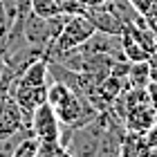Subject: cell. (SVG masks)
<instances>
[{"mask_svg":"<svg viewBox=\"0 0 157 157\" xmlns=\"http://www.w3.org/2000/svg\"><path fill=\"white\" fill-rule=\"evenodd\" d=\"M121 157H157V151L148 144L146 132L126 130L121 137Z\"/></svg>","mask_w":157,"mask_h":157,"instance_id":"6","label":"cell"},{"mask_svg":"<svg viewBox=\"0 0 157 157\" xmlns=\"http://www.w3.org/2000/svg\"><path fill=\"white\" fill-rule=\"evenodd\" d=\"M94 25L92 20L85 16V13H67L65 20H63V27L61 32L56 34V38L52 40V45L47 47V54H54V52H67V49H76L81 47L83 43H88L90 36L94 34Z\"/></svg>","mask_w":157,"mask_h":157,"instance_id":"1","label":"cell"},{"mask_svg":"<svg viewBox=\"0 0 157 157\" xmlns=\"http://www.w3.org/2000/svg\"><path fill=\"white\" fill-rule=\"evenodd\" d=\"M157 121V112L151 105V101H144V103H135V105H128L126 108V115H124V126L128 130H135V132H146L148 128Z\"/></svg>","mask_w":157,"mask_h":157,"instance_id":"5","label":"cell"},{"mask_svg":"<svg viewBox=\"0 0 157 157\" xmlns=\"http://www.w3.org/2000/svg\"><path fill=\"white\" fill-rule=\"evenodd\" d=\"M83 13L92 20L97 32H103V34H121L124 32V23L121 18L115 13V9L103 2V5H97V7H85Z\"/></svg>","mask_w":157,"mask_h":157,"instance_id":"4","label":"cell"},{"mask_svg":"<svg viewBox=\"0 0 157 157\" xmlns=\"http://www.w3.org/2000/svg\"><path fill=\"white\" fill-rule=\"evenodd\" d=\"M130 5L137 9L141 16H146L148 11H151V5H153V0H130Z\"/></svg>","mask_w":157,"mask_h":157,"instance_id":"10","label":"cell"},{"mask_svg":"<svg viewBox=\"0 0 157 157\" xmlns=\"http://www.w3.org/2000/svg\"><path fill=\"white\" fill-rule=\"evenodd\" d=\"M148 72H151V81L157 83V52H153L148 59Z\"/></svg>","mask_w":157,"mask_h":157,"instance_id":"12","label":"cell"},{"mask_svg":"<svg viewBox=\"0 0 157 157\" xmlns=\"http://www.w3.org/2000/svg\"><path fill=\"white\" fill-rule=\"evenodd\" d=\"M128 85L130 88H146L151 83V72H148V61H135L128 65Z\"/></svg>","mask_w":157,"mask_h":157,"instance_id":"7","label":"cell"},{"mask_svg":"<svg viewBox=\"0 0 157 157\" xmlns=\"http://www.w3.org/2000/svg\"><path fill=\"white\" fill-rule=\"evenodd\" d=\"M16 130H29L25 124L23 110L9 92H0V137L11 135Z\"/></svg>","mask_w":157,"mask_h":157,"instance_id":"3","label":"cell"},{"mask_svg":"<svg viewBox=\"0 0 157 157\" xmlns=\"http://www.w3.org/2000/svg\"><path fill=\"white\" fill-rule=\"evenodd\" d=\"M27 135H32V130H16L11 135L0 137V157H11L13 151L18 148V144L27 137Z\"/></svg>","mask_w":157,"mask_h":157,"instance_id":"9","label":"cell"},{"mask_svg":"<svg viewBox=\"0 0 157 157\" xmlns=\"http://www.w3.org/2000/svg\"><path fill=\"white\" fill-rule=\"evenodd\" d=\"M32 13L40 18H54L65 13V7H63V0H32Z\"/></svg>","mask_w":157,"mask_h":157,"instance_id":"8","label":"cell"},{"mask_svg":"<svg viewBox=\"0 0 157 157\" xmlns=\"http://www.w3.org/2000/svg\"><path fill=\"white\" fill-rule=\"evenodd\" d=\"M32 135L36 137L40 144H61V121L56 117L54 108L47 101H43L40 105H36L32 112V124H29Z\"/></svg>","mask_w":157,"mask_h":157,"instance_id":"2","label":"cell"},{"mask_svg":"<svg viewBox=\"0 0 157 157\" xmlns=\"http://www.w3.org/2000/svg\"><path fill=\"white\" fill-rule=\"evenodd\" d=\"M146 92H148V101H151V105H153L155 112H157V83L151 81V83L146 85Z\"/></svg>","mask_w":157,"mask_h":157,"instance_id":"11","label":"cell"}]
</instances>
